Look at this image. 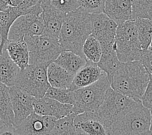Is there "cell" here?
<instances>
[{
    "instance_id": "obj_1",
    "label": "cell",
    "mask_w": 152,
    "mask_h": 135,
    "mask_svg": "<svg viewBox=\"0 0 152 135\" xmlns=\"http://www.w3.org/2000/svg\"><path fill=\"white\" fill-rule=\"evenodd\" d=\"M149 78V73L140 60L121 62L111 79V87L134 101L141 102Z\"/></svg>"
},
{
    "instance_id": "obj_2",
    "label": "cell",
    "mask_w": 152,
    "mask_h": 135,
    "mask_svg": "<svg viewBox=\"0 0 152 135\" xmlns=\"http://www.w3.org/2000/svg\"><path fill=\"white\" fill-rule=\"evenodd\" d=\"M91 34V13L82 7L67 14L59 35V43L63 50H68L84 57L83 45Z\"/></svg>"
},
{
    "instance_id": "obj_3",
    "label": "cell",
    "mask_w": 152,
    "mask_h": 135,
    "mask_svg": "<svg viewBox=\"0 0 152 135\" xmlns=\"http://www.w3.org/2000/svg\"><path fill=\"white\" fill-rule=\"evenodd\" d=\"M137 103L132 98L114 90L110 86L106 90L102 103L95 112L96 120L110 135L113 124L122 117Z\"/></svg>"
},
{
    "instance_id": "obj_4",
    "label": "cell",
    "mask_w": 152,
    "mask_h": 135,
    "mask_svg": "<svg viewBox=\"0 0 152 135\" xmlns=\"http://www.w3.org/2000/svg\"><path fill=\"white\" fill-rule=\"evenodd\" d=\"M150 125V110L139 102L113 124L110 135L151 134Z\"/></svg>"
},
{
    "instance_id": "obj_5",
    "label": "cell",
    "mask_w": 152,
    "mask_h": 135,
    "mask_svg": "<svg viewBox=\"0 0 152 135\" xmlns=\"http://www.w3.org/2000/svg\"><path fill=\"white\" fill-rule=\"evenodd\" d=\"M114 49L122 63L140 60L142 49L133 20L118 25L116 31Z\"/></svg>"
},
{
    "instance_id": "obj_6",
    "label": "cell",
    "mask_w": 152,
    "mask_h": 135,
    "mask_svg": "<svg viewBox=\"0 0 152 135\" xmlns=\"http://www.w3.org/2000/svg\"><path fill=\"white\" fill-rule=\"evenodd\" d=\"M111 83L106 73L91 85L74 90L73 112L76 114L85 112H95L104 99Z\"/></svg>"
},
{
    "instance_id": "obj_7",
    "label": "cell",
    "mask_w": 152,
    "mask_h": 135,
    "mask_svg": "<svg viewBox=\"0 0 152 135\" xmlns=\"http://www.w3.org/2000/svg\"><path fill=\"white\" fill-rule=\"evenodd\" d=\"M28 52L29 64H49L59 56L63 49L58 39L43 33L25 37Z\"/></svg>"
},
{
    "instance_id": "obj_8",
    "label": "cell",
    "mask_w": 152,
    "mask_h": 135,
    "mask_svg": "<svg viewBox=\"0 0 152 135\" xmlns=\"http://www.w3.org/2000/svg\"><path fill=\"white\" fill-rule=\"evenodd\" d=\"M48 64H28L23 70H20L14 85L22 89L34 97H42L50 86L48 81Z\"/></svg>"
},
{
    "instance_id": "obj_9",
    "label": "cell",
    "mask_w": 152,
    "mask_h": 135,
    "mask_svg": "<svg viewBox=\"0 0 152 135\" xmlns=\"http://www.w3.org/2000/svg\"><path fill=\"white\" fill-rule=\"evenodd\" d=\"M91 35L95 36L100 42L102 51L114 49L118 25L104 13H91Z\"/></svg>"
},
{
    "instance_id": "obj_10",
    "label": "cell",
    "mask_w": 152,
    "mask_h": 135,
    "mask_svg": "<svg viewBox=\"0 0 152 135\" xmlns=\"http://www.w3.org/2000/svg\"><path fill=\"white\" fill-rule=\"evenodd\" d=\"M44 32L43 14H28L18 17L10 29L9 40L24 39L27 36L42 35Z\"/></svg>"
},
{
    "instance_id": "obj_11",
    "label": "cell",
    "mask_w": 152,
    "mask_h": 135,
    "mask_svg": "<svg viewBox=\"0 0 152 135\" xmlns=\"http://www.w3.org/2000/svg\"><path fill=\"white\" fill-rule=\"evenodd\" d=\"M56 120L54 116L39 115L34 111L12 129L11 134H51Z\"/></svg>"
},
{
    "instance_id": "obj_12",
    "label": "cell",
    "mask_w": 152,
    "mask_h": 135,
    "mask_svg": "<svg viewBox=\"0 0 152 135\" xmlns=\"http://www.w3.org/2000/svg\"><path fill=\"white\" fill-rule=\"evenodd\" d=\"M10 93L14 115L13 129L34 112V97L15 85L10 86Z\"/></svg>"
},
{
    "instance_id": "obj_13",
    "label": "cell",
    "mask_w": 152,
    "mask_h": 135,
    "mask_svg": "<svg viewBox=\"0 0 152 135\" xmlns=\"http://www.w3.org/2000/svg\"><path fill=\"white\" fill-rule=\"evenodd\" d=\"M44 25L43 33L58 39L59 35L67 14L58 10L49 0H40Z\"/></svg>"
},
{
    "instance_id": "obj_14",
    "label": "cell",
    "mask_w": 152,
    "mask_h": 135,
    "mask_svg": "<svg viewBox=\"0 0 152 135\" xmlns=\"http://www.w3.org/2000/svg\"><path fill=\"white\" fill-rule=\"evenodd\" d=\"M34 111L39 115L51 116L59 119L73 112V106L70 104L61 103L47 96L34 97Z\"/></svg>"
},
{
    "instance_id": "obj_15",
    "label": "cell",
    "mask_w": 152,
    "mask_h": 135,
    "mask_svg": "<svg viewBox=\"0 0 152 135\" xmlns=\"http://www.w3.org/2000/svg\"><path fill=\"white\" fill-rule=\"evenodd\" d=\"M74 127L77 134L107 135L106 129L96 120L95 112H85L76 115Z\"/></svg>"
},
{
    "instance_id": "obj_16",
    "label": "cell",
    "mask_w": 152,
    "mask_h": 135,
    "mask_svg": "<svg viewBox=\"0 0 152 135\" xmlns=\"http://www.w3.org/2000/svg\"><path fill=\"white\" fill-rule=\"evenodd\" d=\"M104 13L117 25L133 20L132 0H106Z\"/></svg>"
},
{
    "instance_id": "obj_17",
    "label": "cell",
    "mask_w": 152,
    "mask_h": 135,
    "mask_svg": "<svg viewBox=\"0 0 152 135\" xmlns=\"http://www.w3.org/2000/svg\"><path fill=\"white\" fill-rule=\"evenodd\" d=\"M104 72L98 66L97 64L87 60L86 65L75 74L69 89L76 90L97 81L102 77Z\"/></svg>"
},
{
    "instance_id": "obj_18",
    "label": "cell",
    "mask_w": 152,
    "mask_h": 135,
    "mask_svg": "<svg viewBox=\"0 0 152 135\" xmlns=\"http://www.w3.org/2000/svg\"><path fill=\"white\" fill-rule=\"evenodd\" d=\"M4 49L20 70H23L29 64V52L24 39L13 40L7 42Z\"/></svg>"
},
{
    "instance_id": "obj_19",
    "label": "cell",
    "mask_w": 152,
    "mask_h": 135,
    "mask_svg": "<svg viewBox=\"0 0 152 135\" xmlns=\"http://www.w3.org/2000/svg\"><path fill=\"white\" fill-rule=\"evenodd\" d=\"M20 68L10 57L7 49L0 55V82L8 86H14L18 77Z\"/></svg>"
},
{
    "instance_id": "obj_20",
    "label": "cell",
    "mask_w": 152,
    "mask_h": 135,
    "mask_svg": "<svg viewBox=\"0 0 152 135\" xmlns=\"http://www.w3.org/2000/svg\"><path fill=\"white\" fill-rule=\"evenodd\" d=\"M22 15L21 9L13 6H10L5 11H0V55L3 53L4 47L9 41V33L12 25L18 18Z\"/></svg>"
},
{
    "instance_id": "obj_21",
    "label": "cell",
    "mask_w": 152,
    "mask_h": 135,
    "mask_svg": "<svg viewBox=\"0 0 152 135\" xmlns=\"http://www.w3.org/2000/svg\"><path fill=\"white\" fill-rule=\"evenodd\" d=\"M47 74L50 86L59 89L69 88L75 77L55 62L48 65Z\"/></svg>"
},
{
    "instance_id": "obj_22",
    "label": "cell",
    "mask_w": 152,
    "mask_h": 135,
    "mask_svg": "<svg viewBox=\"0 0 152 135\" xmlns=\"http://www.w3.org/2000/svg\"><path fill=\"white\" fill-rule=\"evenodd\" d=\"M0 119L10 129V134H11L14 115L10 98V86L1 82H0Z\"/></svg>"
},
{
    "instance_id": "obj_23",
    "label": "cell",
    "mask_w": 152,
    "mask_h": 135,
    "mask_svg": "<svg viewBox=\"0 0 152 135\" xmlns=\"http://www.w3.org/2000/svg\"><path fill=\"white\" fill-rule=\"evenodd\" d=\"M53 62L64 68L71 74L75 75L86 65L87 60L86 58L71 51L63 50Z\"/></svg>"
},
{
    "instance_id": "obj_24",
    "label": "cell",
    "mask_w": 152,
    "mask_h": 135,
    "mask_svg": "<svg viewBox=\"0 0 152 135\" xmlns=\"http://www.w3.org/2000/svg\"><path fill=\"white\" fill-rule=\"evenodd\" d=\"M121 63L118 60L117 53L114 49L102 50V55L97 65L101 70L106 73L110 81L113 77L115 73L118 70Z\"/></svg>"
},
{
    "instance_id": "obj_25",
    "label": "cell",
    "mask_w": 152,
    "mask_h": 135,
    "mask_svg": "<svg viewBox=\"0 0 152 135\" xmlns=\"http://www.w3.org/2000/svg\"><path fill=\"white\" fill-rule=\"evenodd\" d=\"M133 20L142 49H148L152 39V20L146 18H136Z\"/></svg>"
},
{
    "instance_id": "obj_26",
    "label": "cell",
    "mask_w": 152,
    "mask_h": 135,
    "mask_svg": "<svg viewBox=\"0 0 152 135\" xmlns=\"http://www.w3.org/2000/svg\"><path fill=\"white\" fill-rule=\"evenodd\" d=\"M82 52L86 60L97 64L102 55V48L98 40L90 35L83 45Z\"/></svg>"
},
{
    "instance_id": "obj_27",
    "label": "cell",
    "mask_w": 152,
    "mask_h": 135,
    "mask_svg": "<svg viewBox=\"0 0 152 135\" xmlns=\"http://www.w3.org/2000/svg\"><path fill=\"white\" fill-rule=\"evenodd\" d=\"M76 115L75 112H71L66 116L57 119L51 134H77L74 127V120Z\"/></svg>"
},
{
    "instance_id": "obj_28",
    "label": "cell",
    "mask_w": 152,
    "mask_h": 135,
    "mask_svg": "<svg viewBox=\"0 0 152 135\" xmlns=\"http://www.w3.org/2000/svg\"><path fill=\"white\" fill-rule=\"evenodd\" d=\"M133 20L146 18L152 20V0H132Z\"/></svg>"
},
{
    "instance_id": "obj_29",
    "label": "cell",
    "mask_w": 152,
    "mask_h": 135,
    "mask_svg": "<svg viewBox=\"0 0 152 135\" xmlns=\"http://www.w3.org/2000/svg\"><path fill=\"white\" fill-rule=\"evenodd\" d=\"M45 96L52 98L61 103L72 105L75 103L74 92L69 89H59L50 86L47 90Z\"/></svg>"
},
{
    "instance_id": "obj_30",
    "label": "cell",
    "mask_w": 152,
    "mask_h": 135,
    "mask_svg": "<svg viewBox=\"0 0 152 135\" xmlns=\"http://www.w3.org/2000/svg\"><path fill=\"white\" fill-rule=\"evenodd\" d=\"M80 7L89 13H104L106 0H78Z\"/></svg>"
},
{
    "instance_id": "obj_31",
    "label": "cell",
    "mask_w": 152,
    "mask_h": 135,
    "mask_svg": "<svg viewBox=\"0 0 152 135\" xmlns=\"http://www.w3.org/2000/svg\"><path fill=\"white\" fill-rule=\"evenodd\" d=\"M58 10L66 14L77 10L80 7L78 0H49Z\"/></svg>"
},
{
    "instance_id": "obj_32",
    "label": "cell",
    "mask_w": 152,
    "mask_h": 135,
    "mask_svg": "<svg viewBox=\"0 0 152 135\" xmlns=\"http://www.w3.org/2000/svg\"><path fill=\"white\" fill-rule=\"evenodd\" d=\"M149 81L141 99V103L144 107L150 110L152 108V75L149 74Z\"/></svg>"
},
{
    "instance_id": "obj_33",
    "label": "cell",
    "mask_w": 152,
    "mask_h": 135,
    "mask_svg": "<svg viewBox=\"0 0 152 135\" xmlns=\"http://www.w3.org/2000/svg\"><path fill=\"white\" fill-rule=\"evenodd\" d=\"M140 60L149 74L152 75V49L142 50Z\"/></svg>"
},
{
    "instance_id": "obj_34",
    "label": "cell",
    "mask_w": 152,
    "mask_h": 135,
    "mask_svg": "<svg viewBox=\"0 0 152 135\" xmlns=\"http://www.w3.org/2000/svg\"><path fill=\"white\" fill-rule=\"evenodd\" d=\"M40 1V0H9L10 6L21 9H29Z\"/></svg>"
},
{
    "instance_id": "obj_35",
    "label": "cell",
    "mask_w": 152,
    "mask_h": 135,
    "mask_svg": "<svg viewBox=\"0 0 152 135\" xmlns=\"http://www.w3.org/2000/svg\"><path fill=\"white\" fill-rule=\"evenodd\" d=\"M10 129L7 127V126L5 125V123L3 122L0 121V134H10Z\"/></svg>"
},
{
    "instance_id": "obj_36",
    "label": "cell",
    "mask_w": 152,
    "mask_h": 135,
    "mask_svg": "<svg viewBox=\"0 0 152 135\" xmlns=\"http://www.w3.org/2000/svg\"><path fill=\"white\" fill-rule=\"evenodd\" d=\"M10 6L8 0H0V11H5Z\"/></svg>"
},
{
    "instance_id": "obj_37",
    "label": "cell",
    "mask_w": 152,
    "mask_h": 135,
    "mask_svg": "<svg viewBox=\"0 0 152 135\" xmlns=\"http://www.w3.org/2000/svg\"><path fill=\"white\" fill-rule=\"evenodd\" d=\"M150 112H151V125H150V132L151 134H152V108L150 109Z\"/></svg>"
},
{
    "instance_id": "obj_38",
    "label": "cell",
    "mask_w": 152,
    "mask_h": 135,
    "mask_svg": "<svg viewBox=\"0 0 152 135\" xmlns=\"http://www.w3.org/2000/svg\"><path fill=\"white\" fill-rule=\"evenodd\" d=\"M148 49H152V39H151V43H150V45L149 47H148Z\"/></svg>"
},
{
    "instance_id": "obj_39",
    "label": "cell",
    "mask_w": 152,
    "mask_h": 135,
    "mask_svg": "<svg viewBox=\"0 0 152 135\" xmlns=\"http://www.w3.org/2000/svg\"><path fill=\"white\" fill-rule=\"evenodd\" d=\"M0 44H1V36H0Z\"/></svg>"
},
{
    "instance_id": "obj_40",
    "label": "cell",
    "mask_w": 152,
    "mask_h": 135,
    "mask_svg": "<svg viewBox=\"0 0 152 135\" xmlns=\"http://www.w3.org/2000/svg\"><path fill=\"white\" fill-rule=\"evenodd\" d=\"M0 121H1V119H0ZM2 122V121H1Z\"/></svg>"
},
{
    "instance_id": "obj_41",
    "label": "cell",
    "mask_w": 152,
    "mask_h": 135,
    "mask_svg": "<svg viewBox=\"0 0 152 135\" xmlns=\"http://www.w3.org/2000/svg\"><path fill=\"white\" fill-rule=\"evenodd\" d=\"M8 1H9V0H8Z\"/></svg>"
}]
</instances>
